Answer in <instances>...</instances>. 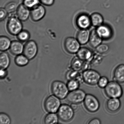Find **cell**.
Returning a JSON list of instances; mask_svg holds the SVG:
<instances>
[{"mask_svg":"<svg viewBox=\"0 0 124 124\" xmlns=\"http://www.w3.org/2000/svg\"><path fill=\"white\" fill-rule=\"evenodd\" d=\"M71 107L74 110H76L78 108V106L77 104H71Z\"/></svg>","mask_w":124,"mask_h":124,"instance_id":"obj_40","label":"cell"},{"mask_svg":"<svg viewBox=\"0 0 124 124\" xmlns=\"http://www.w3.org/2000/svg\"><path fill=\"white\" fill-rule=\"evenodd\" d=\"M30 11L29 8L23 4L18 6L16 10L17 17L21 21H25L27 20L30 16Z\"/></svg>","mask_w":124,"mask_h":124,"instance_id":"obj_12","label":"cell"},{"mask_svg":"<svg viewBox=\"0 0 124 124\" xmlns=\"http://www.w3.org/2000/svg\"><path fill=\"white\" fill-rule=\"evenodd\" d=\"M24 48V46L21 42L14 41L11 42L9 49L12 54L17 55L23 53Z\"/></svg>","mask_w":124,"mask_h":124,"instance_id":"obj_16","label":"cell"},{"mask_svg":"<svg viewBox=\"0 0 124 124\" xmlns=\"http://www.w3.org/2000/svg\"><path fill=\"white\" fill-rule=\"evenodd\" d=\"M9 55L6 52H3L0 55V67L1 69H6L10 64Z\"/></svg>","mask_w":124,"mask_h":124,"instance_id":"obj_21","label":"cell"},{"mask_svg":"<svg viewBox=\"0 0 124 124\" xmlns=\"http://www.w3.org/2000/svg\"><path fill=\"white\" fill-rule=\"evenodd\" d=\"M101 123L100 120L97 118L92 119L88 123L89 124H100Z\"/></svg>","mask_w":124,"mask_h":124,"instance_id":"obj_38","label":"cell"},{"mask_svg":"<svg viewBox=\"0 0 124 124\" xmlns=\"http://www.w3.org/2000/svg\"><path fill=\"white\" fill-rule=\"evenodd\" d=\"M80 43L72 37H68L64 42V47L67 51L71 54L77 53L79 50Z\"/></svg>","mask_w":124,"mask_h":124,"instance_id":"obj_10","label":"cell"},{"mask_svg":"<svg viewBox=\"0 0 124 124\" xmlns=\"http://www.w3.org/2000/svg\"><path fill=\"white\" fill-rule=\"evenodd\" d=\"M79 86V81L76 80H69L67 84L68 88L70 91L78 89Z\"/></svg>","mask_w":124,"mask_h":124,"instance_id":"obj_28","label":"cell"},{"mask_svg":"<svg viewBox=\"0 0 124 124\" xmlns=\"http://www.w3.org/2000/svg\"><path fill=\"white\" fill-rule=\"evenodd\" d=\"M51 88L53 94L60 99L66 98L69 93L67 85L61 81H54L52 84Z\"/></svg>","mask_w":124,"mask_h":124,"instance_id":"obj_2","label":"cell"},{"mask_svg":"<svg viewBox=\"0 0 124 124\" xmlns=\"http://www.w3.org/2000/svg\"><path fill=\"white\" fill-rule=\"evenodd\" d=\"M39 0H23V4L29 8H32L39 4Z\"/></svg>","mask_w":124,"mask_h":124,"instance_id":"obj_31","label":"cell"},{"mask_svg":"<svg viewBox=\"0 0 124 124\" xmlns=\"http://www.w3.org/2000/svg\"><path fill=\"white\" fill-rule=\"evenodd\" d=\"M38 51V48L36 42L30 40L27 42L24 46L23 53L29 60H31L36 56Z\"/></svg>","mask_w":124,"mask_h":124,"instance_id":"obj_9","label":"cell"},{"mask_svg":"<svg viewBox=\"0 0 124 124\" xmlns=\"http://www.w3.org/2000/svg\"><path fill=\"white\" fill-rule=\"evenodd\" d=\"M61 106L60 99L54 95L47 97L44 102L45 109L48 112L50 113L56 112Z\"/></svg>","mask_w":124,"mask_h":124,"instance_id":"obj_5","label":"cell"},{"mask_svg":"<svg viewBox=\"0 0 124 124\" xmlns=\"http://www.w3.org/2000/svg\"><path fill=\"white\" fill-rule=\"evenodd\" d=\"M102 59L101 56L95 55L92 59V64L94 65H97V64H99L101 62Z\"/></svg>","mask_w":124,"mask_h":124,"instance_id":"obj_35","label":"cell"},{"mask_svg":"<svg viewBox=\"0 0 124 124\" xmlns=\"http://www.w3.org/2000/svg\"><path fill=\"white\" fill-rule=\"evenodd\" d=\"M83 80L86 84L91 85L98 84L101 77L98 71L92 69H88L84 71L82 74Z\"/></svg>","mask_w":124,"mask_h":124,"instance_id":"obj_4","label":"cell"},{"mask_svg":"<svg viewBox=\"0 0 124 124\" xmlns=\"http://www.w3.org/2000/svg\"><path fill=\"white\" fill-rule=\"evenodd\" d=\"M58 116L54 113H50L48 114L45 117L44 123L46 124H57L59 118Z\"/></svg>","mask_w":124,"mask_h":124,"instance_id":"obj_25","label":"cell"},{"mask_svg":"<svg viewBox=\"0 0 124 124\" xmlns=\"http://www.w3.org/2000/svg\"><path fill=\"white\" fill-rule=\"evenodd\" d=\"M121 105V102L118 98H110L107 101L106 105L107 109L112 113L118 111Z\"/></svg>","mask_w":124,"mask_h":124,"instance_id":"obj_13","label":"cell"},{"mask_svg":"<svg viewBox=\"0 0 124 124\" xmlns=\"http://www.w3.org/2000/svg\"><path fill=\"white\" fill-rule=\"evenodd\" d=\"M76 23L78 26L82 29H87L92 23L91 18L85 14L79 16L77 19Z\"/></svg>","mask_w":124,"mask_h":124,"instance_id":"obj_14","label":"cell"},{"mask_svg":"<svg viewBox=\"0 0 124 124\" xmlns=\"http://www.w3.org/2000/svg\"><path fill=\"white\" fill-rule=\"evenodd\" d=\"M11 43L10 40L8 37L1 36L0 38V50L4 52L8 50L10 47Z\"/></svg>","mask_w":124,"mask_h":124,"instance_id":"obj_23","label":"cell"},{"mask_svg":"<svg viewBox=\"0 0 124 124\" xmlns=\"http://www.w3.org/2000/svg\"><path fill=\"white\" fill-rule=\"evenodd\" d=\"M18 7L17 4L16 2H12L7 4L5 8L7 13H12L15 12L17 10Z\"/></svg>","mask_w":124,"mask_h":124,"instance_id":"obj_30","label":"cell"},{"mask_svg":"<svg viewBox=\"0 0 124 124\" xmlns=\"http://www.w3.org/2000/svg\"><path fill=\"white\" fill-rule=\"evenodd\" d=\"M91 23L93 26H99L101 25L103 22V17L98 13H93L91 17Z\"/></svg>","mask_w":124,"mask_h":124,"instance_id":"obj_24","label":"cell"},{"mask_svg":"<svg viewBox=\"0 0 124 124\" xmlns=\"http://www.w3.org/2000/svg\"><path fill=\"white\" fill-rule=\"evenodd\" d=\"M78 57L83 61H87L91 59L92 53L88 48H81L77 52Z\"/></svg>","mask_w":124,"mask_h":124,"instance_id":"obj_20","label":"cell"},{"mask_svg":"<svg viewBox=\"0 0 124 124\" xmlns=\"http://www.w3.org/2000/svg\"><path fill=\"white\" fill-rule=\"evenodd\" d=\"M96 31L98 35L102 38L108 39L111 36V30L106 25H101L98 26Z\"/></svg>","mask_w":124,"mask_h":124,"instance_id":"obj_17","label":"cell"},{"mask_svg":"<svg viewBox=\"0 0 124 124\" xmlns=\"http://www.w3.org/2000/svg\"><path fill=\"white\" fill-rule=\"evenodd\" d=\"M81 77L79 71L73 70L68 72L66 75L67 78L69 80H78L80 82Z\"/></svg>","mask_w":124,"mask_h":124,"instance_id":"obj_27","label":"cell"},{"mask_svg":"<svg viewBox=\"0 0 124 124\" xmlns=\"http://www.w3.org/2000/svg\"><path fill=\"white\" fill-rule=\"evenodd\" d=\"M90 34L89 31L86 29H82L78 33V40L81 44H85L89 39Z\"/></svg>","mask_w":124,"mask_h":124,"instance_id":"obj_18","label":"cell"},{"mask_svg":"<svg viewBox=\"0 0 124 124\" xmlns=\"http://www.w3.org/2000/svg\"><path fill=\"white\" fill-rule=\"evenodd\" d=\"M40 2L45 5L50 6L54 3V0H39Z\"/></svg>","mask_w":124,"mask_h":124,"instance_id":"obj_37","label":"cell"},{"mask_svg":"<svg viewBox=\"0 0 124 124\" xmlns=\"http://www.w3.org/2000/svg\"><path fill=\"white\" fill-rule=\"evenodd\" d=\"M102 38L97 33L96 30H93L91 32L89 38L90 43L92 47H97L101 44Z\"/></svg>","mask_w":124,"mask_h":124,"instance_id":"obj_19","label":"cell"},{"mask_svg":"<svg viewBox=\"0 0 124 124\" xmlns=\"http://www.w3.org/2000/svg\"><path fill=\"white\" fill-rule=\"evenodd\" d=\"M84 101L85 108L90 112H96L99 108L100 104L99 101L93 95H86Z\"/></svg>","mask_w":124,"mask_h":124,"instance_id":"obj_7","label":"cell"},{"mask_svg":"<svg viewBox=\"0 0 124 124\" xmlns=\"http://www.w3.org/2000/svg\"><path fill=\"white\" fill-rule=\"evenodd\" d=\"M7 74V71L6 69H1L0 77L1 78H3L5 77Z\"/></svg>","mask_w":124,"mask_h":124,"instance_id":"obj_39","label":"cell"},{"mask_svg":"<svg viewBox=\"0 0 124 124\" xmlns=\"http://www.w3.org/2000/svg\"><path fill=\"white\" fill-rule=\"evenodd\" d=\"M108 80L105 77H102L100 78L98 85L101 88H105L108 83Z\"/></svg>","mask_w":124,"mask_h":124,"instance_id":"obj_33","label":"cell"},{"mask_svg":"<svg viewBox=\"0 0 124 124\" xmlns=\"http://www.w3.org/2000/svg\"><path fill=\"white\" fill-rule=\"evenodd\" d=\"M7 26L8 32L13 35H17L22 30V24L20 19L16 17L12 16L8 19Z\"/></svg>","mask_w":124,"mask_h":124,"instance_id":"obj_3","label":"cell"},{"mask_svg":"<svg viewBox=\"0 0 124 124\" xmlns=\"http://www.w3.org/2000/svg\"><path fill=\"white\" fill-rule=\"evenodd\" d=\"M10 117L7 114L3 113L0 114V124H9L11 123Z\"/></svg>","mask_w":124,"mask_h":124,"instance_id":"obj_32","label":"cell"},{"mask_svg":"<svg viewBox=\"0 0 124 124\" xmlns=\"http://www.w3.org/2000/svg\"><path fill=\"white\" fill-rule=\"evenodd\" d=\"M7 12L5 9L1 8L0 9V20L1 21L5 19L7 15Z\"/></svg>","mask_w":124,"mask_h":124,"instance_id":"obj_36","label":"cell"},{"mask_svg":"<svg viewBox=\"0 0 124 124\" xmlns=\"http://www.w3.org/2000/svg\"><path fill=\"white\" fill-rule=\"evenodd\" d=\"M46 10L43 6L39 4L31 8L30 16L33 21L37 22L42 19L45 15Z\"/></svg>","mask_w":124,"mask_h":124,"instance_id":"obj_11","label":"cell"},{"mask_svg":"<svg viewBox=\"0 0 124 124\" xmlns=\"http://www.w3.org/2000/svg\"><path fill=\"white\" fill-rule=\"evenodd\" d=\"M109 49L108 46L107 45L104 44H100L96 48L97 51L101 54L106 53Z\"/></svg>","mask_w":124,"mask_h":124,"instance_id":"obj_34","label":"cell"},{"mask_svg":"<svg viewBox=\"0 0 124 124\" xmlns=\"http://www.w3.org/2000/svg\"><path fill=\"white\" fill-rule=\"evenodd\" d=\"M114 81L119 83H124V64H121L115 68L114 72Z\"/></svg>","mask_w":124,"mask_h":124,"instance_id":"obj_15","label":"cell"},{"mask_svg":"<svg viewBox=\"0 0 124 124\" xmlns=\"http://www.w3.org/2000/svg\"><path fill=\"white\" fill-rule=\"evenodd\" d=\"M86 94L82 90L78 89L70 91L66 97V100L71 104H78L83 101Z\"/></svg>","mask_w":124,"mask_h":124,"instance_id":"obj_8","label":"cell"},{"mask_svg":"<svg viewBox=\"0 0 124 124\" xmlns=\"http://www.w3.org/2000/svg\"><path fill=\"white\" fill-rule=\"evenodd\" d=\"M29 62V59L24 54L17 55L15 58V63L19 66H25Z\"/></svg>","mask_w":124,"mask_h":124,"instance_id":"obj_26","label":"cell"},{"mask_svg":"<svg viewBox=\"0 0 124 124\" xmlns=\"http://www.w3.org/2000/svg\"><path fill=\"white\" fill-rule=\"evenodd\" d=\"M104 92L107 96L110 98H119L123 93L121 85L115 81L108 83L104 88Z\"/></svg>","mask_w":124,"mask_h":124,"instance_id":"obj_1","label":"cell"},{"mask_svg":"<svg viewBox=\"0 0 124 124\" xmlns=\"http://www.w3.org/2000/svg\"><path fill=\"white\" fill-rule=\"evenodd\" d=\"M17 35L18 39L21 42H26L30 38V33L26 30H22Z\"/></svg>","mask_w":124,"mask_h":124,"instance_id":"obj_29","label":"cell"},{"mask_svg":"<svg viewBox=\"0 0 124 124\" xmlns=\"http://www.w3.org/2000/svg\"><path fill=\"white\" fill-rule=\"evenodd\" d=\"M74 110L71 106L67 104L61 106L58 111V115L61 120L64 122L71 121L73 118Z\"/></svg>","mask_w":124,"mask_h":124,"instance_id":"obj_6","label":"cell"},{"mask_svg":"<svg viewBox=\"0 0 124 124\" xmlns=\"http://www.w3.org/2000/svg\"><path fill=\"white\" fill-rule=\"evenodd\" d=\"M84 62L78 57L73 59L71 62V67L72 70L80 71L83 70Z\"/></svg>","mask_w":124,"mask_h":124,"instance_id":"obj_22","label":"cell"}]
</instances>
